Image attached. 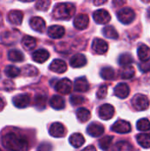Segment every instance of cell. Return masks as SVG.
Here are the masks:
<instances>
[{
    "instance_id": "8fae6325",
    "label": "cell",
    "mask_w": 150,
    "mask_h": 151,
    "mask_svg": "<svg viewBox=\"0 0 150 151\" xmlns=\"http://www.w3.org/2000/svg\"><path fill=\"white\" fill-rule=\"evenodd\" d=\"M88 134L92 137H100L104 133V127L99 123H91L87 128Z\"/></svg>"
},
{
    "instance_id": "277c9868",
    "label": "cell",
    "mask_w": 150,
    "mask_h": 151,
    "mask_svg": "<svg viewBox=\"0 0 150 151\" xmlns=\"http://www.w3.org/2000/svg\"><path fill=\"white\" fill-rule=\"evenodd\" d=\"M132 103H133V107L136 110L141 111L147 110L149 106V100L144 95H136L133 98Z\"/></svg>"
},
{
    "instance_id": "4fadbf2b",
    "label": "cell",
    "mask_w": 150,
    "mask_h": 151,
    "mask_svg": "<svg viewBox=\"0 0 150 151\" xmlns=\"http://www.w3.org/2000/svg\"><path fill=\"white\" fill-rule=\"evenodd\" d=\"M12 102H13V104L15 107L23 109V108H26L27 106H28V104H30V97L27 95L20 94V95L14 96L12 99Z\"/></svg>"
},
{
    "instance_id": "7dc6e473",
    "label": "cell",
    "mask_w": 150,
    "mask_h": 151,
    "mask_svg": "<svg viewBox=\"0 0 150 151\" xmlns=\"http://www.w3.org/2000/svg\"><path fill=\"white\" fill-rule=\"evenodd\" d=\"M21 2H31V1H34V0H19Z\"/></svg>"
},
{
    "instance_id": "d590c367",
    "label": "cell",
    "mask_w": 150,
    "mask_h": 151,
    "mask_svg": "<svg viewBox=\"0 0 150 151\" xmlns=\"http://www.w3.org/2000/svg\"><path fill=\"white\" fill-rule=\"evenodd\" d=\"M137 128L140 131L147 132L150 130V122L147 119H141L137 122Z\"/></svg>"
},
{
    "instance_id": "8d00e7d4",
    "label": "cell",
    "mask_w": 150,
    "mask_h": 151,
    "mask_svg": "<svg viewBox=\"0 0 150 151\" xmlns=\"http://www.w3.org/2000/svg\"><path fill=\"white\" fill-rule=\"evenodd\" d=\"M50 6V0H36L35 8L39 11L46 12Z\"/></svg>"
},
{
    "instance_id": "6da1fadb",
    "label": "cell",
    "mask_w": 150,
    "mask_h": 151,
    "mask_svg": "<svg viewBox=\"0 0 150 151\" xmlns=\"http://www.w3.org/2000/svg\"><path fill=\"white\" fill-rule=\"evenodd\" d=\"M3 146L9 150H27L28 149V142L26 138L19 136L14 133L5 134L2 139Z\"/></svg>"
},
{
    "instance_id": "836d02e7",
    "label": "cell",
    "mask_w": 150,
    "mask_h": 151,
    "mask_svg": "<svg viewBox=\"0 0 150 151\" xmlns=\"http://www.w3.org/2000/svg\"><path fill=\"white\" fill-rule=\"evenodd\" d=\"M133 62V58L132 55H130L129 53H124V54L120 55V57L118 58V63L122 66L131 65Z\"/></svg>"
},
{
    "instance_id": "7c38bea8",
    "label": "cell",
    "mask_w": 150,
    "mask_h": 151,
    "mask_svg": "<svg viewBox=\"0 0 150 151\" xmlns=\"http://www.w3.org/2000/svg\"><path fill=\"white\" fill-rule=\"evenodd\" d=\"M29 24L32 29L39 33H42L46 27L45 21L41 17H32L29 20Z\"/></svg>"
},
{
    "instance_id": "f546056e",
    "label": "cell",
    "mask_w": 150,
    "mask_h": 151,
    "mask_svg": "<svg viewBox=\"0 0 150 151\" xmlns=\"http://www.w3.org/2000/svg\"><path fill=\"white\" fill-rule=\"evenodd\" d=\"M137 142L142 148L149 149L150 148V134H141L137 135Z\"/></svg>"
},
{
    "instance_id": "3957f363",
    "label": "cell",
    "mask_w": 150,
    "mask_h": 151,
    "mask_svg": "<svg viewBox=\"0 0 150 151\" xmlns=\"http://www.w3.org/2000/svg\"><path fill=\"white\" fill-rule=\"evenodd\" d=\"M118 20L126 25H128L130 23H132L134 19H135V12L133 9L129 8V7H126L123 8L121 10H119L118 12Z\"/></svg>"
},
{
    "instance_id": "7a4b0ae2",
    "label": "cell",
    "mask_w": 150,
    "mask_h": 151,
    "mask_svg": "<svg viewBox=\"0 0 150 151\" xmlns=\"http://www.w3.org/2000/svg\"><path fill=\"white\" fill-rule=\"evenodd\" d=\"M76 12L74 4L71 3H60L57 4L52 12L54 19L59 20H68L73 17Z\"/></svg>"
},
{
    "instance_id": "d4e9b609",
    "label": "cell",
    "mask_w": 150,
    "mask_h": 151,
    "mask_svg": "<svg viewBox=\"0 0 150 151\" xmlns=\"http://www.w3.org/2000/svg\"><path fill=\"white\" fill-rule=\"evenodd\" d=\"M50 106L55 109V110H62L65 108V100L62 96H53L51 98H50Z\"/></svg>"
},
{
    "instance_id": "52a82bcc",
    "label": "cell",
    "mask_w": 150,
    "mask_h": 151,
    "mask_svg": "<svg viewBox=\"0 0 150 151\" xmlns=\"http://www.w3.org/2000/svg\"><path fill=\"white\" fill-rule=\"evenodd\" d=\"M111 130L118 134H127L131 132L132 127L129 122L120 119L114 123V125L111 127Z\"/></svg>"
},
{
    "instance_id": "f1b7e54d",
    "label": "cell",
    "mask_w": 150,
    "mask_h": 151,
    "mask_svg": "<svg viewBox=\"0 0 150 151\" xmlns=\"http://www.w3.org/2000/svg\"><path fill=\"white\" fill-rule=\"evenodd\" d=\"M103 34L105 37L110 39H118V33L112 26H106L103 29Z\"/></svg>"
},
{
    "instance_id": "cb8c5ba5",
    "label": "cell",
    "mask_w": 150,
    "mask_h": 151,
    "mask_svg": "<svg viewBox=\"0 0 150 151\" xmlns=\"http://www.w3.org/2000/svg\"><path fill=\"white\" fill-rule=\"evenodd\" d=\"M138 57L142 62L150 60V48L145 44L140 45L138 48Z\"/></svg>"
},
{
    "instance_id": "4dcf8cb0",
    "label": "cell",
    "mask_w": 150,
    "mask_h": 151,
    "mask_svg": "<svg viewBox=\"0 0 150 151\" xmlns=\"http://www.w3.org/2000/svg\"><path fill=\"white\" fill-rule=\"evenodd\" d=\"M4 73L9 78H15L19 75L20 69L14 65H7L4 69Z\"/></svg>"
},
{
    "instance_id": "ba28073f",
    "label": "cell",
    "mask_w": 150,
    "mask_h": 151,
    "mask_svg": "<svg viewBox=\"0 0 150 151\" xmlns=\"http://www.w3.org/2000/svg\"><path fill=\"white\" fill-rule=\"evenodd\" d=\"M99 117L103 119V120H109L111 119L114 113H115V109L112 105L109 104H103L100 108H99Z\"/></svg>"
},
{
    "instance_id": "ee69618b",
    "label": "cell",
    "mask_w": 150,
    "mask_h": 151,
    "mask_svg": "<svg viewBox=\"0 0 150 151\" xmlns=\"http://www.w3.org/2000/svg\"><path fill=\"white\" fill-rule=\"evenodd\" d=\"M107 1L108 0H94V4L96 6H100V5H103L105 3H107Z\"/></svg>"
},
{
    "instance_id": "30bf717a",
    "label": "cell",
    "mask_w": 150,
    "mask_h": 151,
    "mask_svg": "<svg viewBox=\"0 0 150 151\" xmlns=\"http://www.w3.org/2000/svg\"><path fill=\"white\" fill-rule=\"evenodd\" d=\"M49 133L52 137L61 138L65 135V127L61 123L55 122L50 126Z\"/></svg>"
},
{
    "instance_id": "b9f144b4",
    "label": "cell",
    "mask_w": 150,
    "mask_h": 151,
    "mask_svg": "<svg viewBox=\"0 0 150 151\" xmlns=\"http://www.w3.org/2000/svg\"><path fill=\"white\" fill-rule=\"evenodd\" d=\"M144 64H141L140 65V68L142 72H149L150 70V62L149 61H146V62H143Z\"/></svg>"
},
{
    "instance_id": "8992f818",
    "label": "cell",
    "mask_w": 150,
    "mask_h": 151,
    "mask_svg": "<svg viewBox=\"0 0 150 151\" xmlns=\"http://www.w3.org/2000/svg\"><path fill=\"white\" fill-rule=\"evenodd\" d=\"M93 18L97 24H108L111 19L109 12L104 9H100L95 11L93 13Z\"/></svg>"
},
{
    "instance_id": "7bdbcfd3",
    "label": "cell",
    "mask_w": 150,
    "mask_h": 151,
    "mask_svg": "<svg viewBox=\"0 0 150 151\" xmlns=\"http://www.w3.org/2000/svg\"><path fill=\"white\" fill-rule=\"evenodd\" d=\"M126 0H113L112 3H113V5L115 7H120L122 5H124L126 4Z\"/></svg>"
},
{
    "instance_id": "484cf974",
    "label": "cell",
    "mask_w": 150,
    "mask_h": 151,
    "mask_svg": "<svg viewBox=\"0 0 150 151\" xmlns=\"http://www.w3.org/2000/svg\"><path fill=\"white\" fill-rule=\"evenodd\" d=\"M22 45L26 50H32L36 46V40L32 36L25 35L22 38Z\"/></svg>"
},
{
    "instance_id": "d6986e66",
    "label": "cell",
    "mask_w": 150,
    "mask_h": 151,
    "mask_svg": "<svg viewBox=\"0 0 150 151\" xmlns=\"http://www.w3.org/2000/svg\"><path fill=\"white\" fill-rule=\"evenodd\" d=\"M86 64H87V58L83 54H80V53H78V54L72 56L70 60V65L73 68L82 67Z\"/></svg>"
},
{
    "instance_id": "5bb4252c",
    "label": "cell",
    "mask_w": 150,
    "mask_h": 151,
    "mask_svg": "<svg viewBox=\"0 0 150 151\" xmlns=\"http://www.w3.org/2000/svg\"><path fill=\"white\" fill-rule=\"evenodd\" d=\"M89 23V19L87 14H79L75 17L73 20L74 27L79 30H83L88 27Z\"/></svg>"
},
{
    "instance_id": "74e56055",
    "label": "cell",
    "mask_w": 150,
    "mask_h": 151,
    "mask_svg": "<svg viewBox=\"0 0 150 151\" xmlns=\"http://www.w3.org/2000/svg\"><path fill=\"white\" fill-rule=\"evenodd\" d=\"M46 100H47L46 96H43V95L37 96L34 99V106L40 110L44 109L46 105Z\"/></svg>"
},
{
    "instance_id": "ab89813d",
    "label": "cell",
    "mask_w": 150,
    "mask_h": 151,
    "mask_svg": "<svg viewBox=\"0 0 150 151\" xmlns=\"http://www.w3.org/2000/svg\"><path fill=\"white\" fill-rule=\"evenodd\" d=\"M116 148L118 150H131L133 149L132 145L127 142H118L116 145Z\"/></svg>"
},
{
    "instance_id": "60d3db41",
    "label": "cell",
    "mask_w": 150,
    "mask_h": 151,
    "mask_svg": "<svg viewBox=\"0 0 150 151\" xmlns=\"http://www.w3.org/2000/svg\"><path fill=\"white\" fill-rule=\"evenodd\" d=\"M107 92H108V86L107 85H102L99 88V89H98V91L96 93L97 98H99V99L105 98L106 96H107Z\"/></svg>"
},
{
    "instance_id": "bcb514c9",
    "label": "cell",
    "mask_w": 150,
    "mask_h": 151,
    "mask_svg": "<svg viewBox=\"0 0 150 151\" xmlns=\"http://www.w3.org/2000/svg\"><path fill=\"white\" fill-rule=\"evenodd\" d=\"M95 150V147H93V146H89V147H87L86 149H84V150Z\"/></svg>"
},
{
    "instance_id": "681fc988",
    "label": "cell",
    "mask_w": 150,
    "mask_h": 151,
    "mask_svg": "<svg viewBox=\"0 0 150 151\" xmlns=\"http://www.w3.org/2000/svg\"><path fill=\"white\" fill-rule=\"evenodd\" d=\"M141 1L144 3H150V0H141Z\"/></svg>"
},
{
    "instance_id": "e575fe53",
    "label": "cell",
    "mask_w": 150,
    "mask_h": 151,
    "mask_svg": "<svg viewBox=\"0 0 150 151\" xmlns=\"http://www.w3.org/2000/svg\"><path fill=\"white\" fill-rule=\"evenodd\" d=\"M22 73L25 76H29V77H33L38 74V69L35 68L34 66L31 65H27L24 67V69L22 70Z\"/></svg>"
},
{
    "instance_id": "603a6c76",
    "label": "cell",
    "mask_w": 150,
    "mask_h": 151,
    "mask_svg": "<svg viewBox=\"0 0 150 151\" xmlns=\"http://www.w3.org/2000/svg\"><path fill=\"white\" fill-rule=\"evenodd\" d=\"M119 74H120V77L122 79L128 80V79H131V78H133L134 76L135 70H134L133 66H132L131 65H123L122 68L119 71Z\"/></svg>"
},
{
    "instance_id": "4316f807",
    "label": "cell",
    "mask_w": 150,
    "mask_h": 151,
    "mask_svg": "<svg viewBox=\"0 0 150 151\" xmlns=\"http://www.w3.org/2000/svg\"><path fill=\"white\" fill-rule=\"evenodd\" d=\"M76 116H77V119L84 123V122H87L88 120H89L90 117H91V114H90V111L86 109V108H80L77 111H76Z\"/></svg>"
},
{
    "instance_id": "9a60e30c",
    "label": "cell",
    "mask_w": 150,
    "mask_h": 151,
    "mask_svg": "<svg viewBox=\"0 0 150 151\" xmlns=\"http://www.w3.org/2000/svg\"><path fill=\"white\" fill-rule=\"evenodd\" d=\"M114 94L116 96L121 99L126 98L130 94V88L126 83H119L114 88Z\"/></svg>"
},
{
    "instance_id": "ffe728a7",
    "label": "cell",
    "mask_w": 150,
    "mask_h": 151,
    "mask_svg": "<svg viewBox=\"0 0 150 151\" xmlns=\"http://www.w3.org/2000/svg\"><path fill=\"white\" fill-rule=\"evenodd\" d=\"M89 89V84L86 77H80L74 82V90L78 92H86Z\"/></svg>"
},
{
    "instance_id": "e0dca14e",
    "label": "cell",
    "mask_w": 150,
    "mask_h": 151,
    "mask_svg": "<svg viewBox=\"0 0 150 151\" xmlns=\"http://www.w3.org/2000/svg\"><path fill=\"white\" fill-rule=\"evenodd\" d=\"M50 69L54 72V73H64L66 69H67V66H66V64L64 60H61V59H55L51 62V64L50 65Z\"/></svg>"
},
{
    "instance_id": "c3c4849f",
    "label": "cell",
    "mask_w": 150,
    "mask_h": 151,
    "mask_svg": "<svg viewBox=\"0 0 150 151\" xmlns=\"http://www.w3.org/2000/svg\"><path fill=\"white\" fill-rule=\"evenodd\" d=\"M148 16H149V18H150V8H149V10H148Z\"/></svg>"
},
{
    "instance_id": "7402d4cb",
    "label": "cell",
    "mask_w": 150,
    "mask_h": 151,
    "mask_svg": "<svg viewBox=\"0 0 150 151\" xmlns=\"http://www.w3.org/2000/svg\"><path fill=\"white\" fill-rule=\"evenodd\" d=\"M69 142L70 144L73 147V148H80L81 147L84 142H85V139L83 137V135L81 134H79V133H76V134H73L70 136L69 138Z\"/></svg>"
},
{
    "instance_id": "1f68e13d",
    "label": "cell",
    "mask_w": 150,
    "mask_h": 151,
    "mask_svg": "<svg viewBox=\"0 0 150 151\" xmlns=\"http://www.w3.org/2000/svg\"><path fill=\"white\" fill-rule=\"evenodd\" d=\"M101 77L104 80L110 81L114 79L115 77V71L111 67H103L100 72Z\"/></svg>"
},
{
    "instance_id": "83f0119b",
    "label": "cell",
    "mask_w": 150,
    "mask_h": 151,
    "mask_svg": "<svg viewBox=\"0 0 150 151\" xmlns=\"http://www.w3.org/2000/svg\"><path fill=\"white\" fill-rule=\"evenodd\" d=\"M8 58L12 62H21L24 59V55L19 50H11L8 52Z\"/></svg>"
},
{
    "instance_id": "2e32d148",
    "label": "cell",
    "mask_w": 150,
    "mask_h": 151,
    "mask_svg": "<svg viewBox=\"0 0 150 151\" xmlns=\"http://www.w3.org/2000/svg\"><path fill=\"white\" fill-rule=\"evenodd\" d=\"M65 28L62 26L54 25L49 27L48 29V35L52 39H58L62 38L65 35Z\"/></svg>"
},
{
    "instance_id": "5b68a950",
    "label": "cell",
    "mask_w": 150,
    "mask_h": 151,
    "mask_svg": "<svg viewBox=\"0 0 150 151\" xmlns=\"http://www.w3.org/2000/svg\"><path fill=\"white\" fill-rule=\"evenodd\" d=\"M72 81L69 79L65 78L57 82L55 89L62 95H69L72 92Z\"/></svg>"
},
{
    "instance_id": "f35d334b",
    "label": "cell",
    "mask_w": 150,
    "mask_h": 151,
    "mask_svg": "<svg viewBox=\"0 0 150 151\" xmlns=\"http://www.w3.org/2000/svg\"><path fill=\"white\" fill-rule=\"evenodd\" d=\"M70 102L73 106H78L82 104L85 102V98L81 96H77V95H73L71 96L70 98Z\"/></svg>"
},
{
    "instance_id": "f6af8a7d",
    "label": "cell",
    "mask_w": 150,
    "mask_h": 151,
    "mask_svg": "<svg viewBox=\"0 0 150 151\" xmlns=\"http://www.w3.org/2000/svg\"><path fill=\"white\" fill-rule=\"evenodd\" d=\"M4 103L3 99H1V98H0V111H1V110H3V109H4Z\"/></svg>"
},
{
    "instance_id": "9c48e42d",
    "label": "cell",
    "mask_w": 150,
    "mask_h": 151,
    "mask_svg": "<svg viewBox=\"0 0 150 151\" xmlns=\"http://www.w3.org/2000/svg\"><path fill=\"white\" fill-rule=\"evenodd\" d=\"M92 49L95 53L102 55V54H104V53L107 52V50L109 49V46H108V43L104 40L100 39V38H95L93 41Z\"/></svg>"
},
{
    "instance_id": "d6a6232c",
    "label": "cell",
    "mask_w": 150,
    "mask_h": 151,
    "mask_svg": "<svg viewBox=\"0 0 150 151\" xmlns=\"http://www.w3.org/2000/svg\"><path fill=\"white\" fill-rule=\"evenodd\" d=\"M113 141V137L112 136H104L102 139H100L99 141V147L101 150H107L110 149L111 143Z\"/></svg>"
},
{
    "instance_id": "ac0fdd59",
    "label": "cell",
    "mask_w": 150,
    "mask_h": 151,
    "mask_svg": "<svg viewBox=\"0 0 150 151\" xmlns=\"http://www.w3.org/2000/svg\"><path fill=\"white\" fill-rule=\"evenodd\" d=\"M32 58H33V60L34 61L42 64V63H44L45 61L48 60V58H50V53L46 50L40 49V50H35L32 54Z\"/></svg>"
},
{
    "instance_id": "44dd1931",
    "label": "cell",
    "mask_w": 150,
    "mask_h": 151,
    "mask_svg": "<svg viewBox=\"0 0 150 151\" xmlns=\"http://www.w3.org/2000/svg\"><path fill=\"white\" fill-rule=\"evenodd\" d=\"M23 19V13L20 11L13 10L8 13V20L14 25H20Z\"/></svg>"
}]
</instances>
